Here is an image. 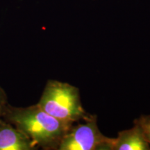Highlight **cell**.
<instances>
[{
    "instance_id": "5b68a950",
    "label": "cell",
    "mask_w": 150,
    "mask_h": 150,
    "mask_svg": "<svg viewBox=\"0 0 150 150\" xmlns=\"http://www.w3.org/2000/svg\"><path fill=\"white\" fill-rule=\"evenodd\" d=\"M111 150H150V145L141 127L134 123L132 128L118 133Z\"/></svg>"
},
{
    "instance_id": "6da1fadb",
    "label": "cell",
    "mask_w": 150,
    "mask_h": 150,
    "mask_svg": "<svg viewBox=\"0 0 150 150\" xmlns=\"http://www.w3.org/2000/svg\"><path fill=\"white\" fill-rule=\"evenodd\" d=\"M2 118L23 132L37 147L58 149L72 124L59 120L38 104L20 108L7 105Z\"/></svg>"
},
{
    "instance_id": "52a82bcc",
    "label": "cell",
    "mask_w": 150,
    "mask_h": 150,
    "mask_svg": "<svg viewBox=\"0 0 150 150\" xmlns=\"http://www.w3.org/2000/svg\"><path fill=\"white\" fill-rule=\"evenodd\" d=\"M7 105V96L6 93L2 88L0 86V120L3 119L4 112L5 111Z\"/></svg>"
},
{
    "instance_id": "277c9868",
    "label": "cell",
    "mask_w": 150,
    "mask_h": 150,
    "mask_svg": "<svg viewBox=\"0 0 150 150\" xmlns=\"http://www.w3.org/2000/svg\"><path fill=\"white\" fill-rule=\"evenodd\" d=\"M38 147L28 137L4 119L0 120V150H33Z\"/></svg>"
},
{
    "instance_id": "3957f363",
    "label": "cell",
    "mask_w": 150,
    "mask_h": 150,
    "mask_svg": "<svg viewBox=\"0 0 150 150\" xmlns=\"http://www.w3.org/2000/svg\"><path fill=\"white\" fill-rule=\"evenodd\" d=\"M83 122L72 125L62 139L58 150L112 149L113 138L101 133L96 115H91Z\"/></svg>"
},
{
    "instance_id": "8992f818",
    "label": "cell",
    "mask_w": 150,
    "mask_h": 150,
    "mask_svg": "<svg viewBox=\"0 0 150 150\" xmlns=\"http://www.w3.org/2000/svg\"><path fill=\"white\" fill-rule=\"evenodd\" d=\"M134 123L141 127L150 145V115H141L139 118L135 120Z\"/></svg>"
},
{
    "instance_id": "7a4b0ae2",
    "label": "cell",
    "mask_w": 150,
    "mask_h": 150,
    "mask_svg": "<svg viewBox=\"0 0 150 150\" xmlns=\"http://www.w3.org/2000/svg\"><path fill=\"white\" fill-rule=\"evenodd\" d=\"M38 104L56 119L72 125L91 115L82 106L79 88L59 81L47 82Z\"/></svg>"
}]
</instances>
